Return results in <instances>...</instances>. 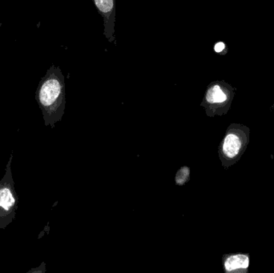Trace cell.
Returning a JSON list of instances; mask_svg holds the SVG:
<instances>
[{"instance_id": "8", "label": "cell", "mask_w": 274, "mask_h": 273, "mask_svg": "<svg viewBox=\"0 0 274 273\" xmlns=\"http://www.w3.org/2000/svg\"><path fill=\"white\" fill-rule=\"evenodd\" d=\"M225 48V44L222 42L217 43V44H216L215 46H214V50H215V51L216 52H217V53H221V51H224Z\"/></svg>"}, {"instance_id": "7", "label": "cell", "mask_w": 274, "mask_h": 273, "mask_svg": "<svg viewBox=\"0 0 274 273\" xmlns=\"http://www.w3.org/2000/svg\"><path fill=\"white\" fill-rule=\"evenodd\" d=\"M189 180H190V168L188 166H183L176 174V184L177 186H184Z\"/></svg>"}, {"instance_id": "6", "label": "cell", "mask_w": 274, "mask_h": 273, "mask_svg": "<svg viewBox=\"0 0 274 273\" xmlns=\"http://www.w3.org/2000/svg\"><path fill=\"white\" fill-rule=\"evenodd\" d=\"M250 266V253L236 252L223 255L222 267L225 273H248Z\"/></svg>"}, {"instance_id": "2", "label": "cell", "mask_w": 274, "mask_h": 273, "mask_svg": "<svg viewBox=\"0 0 274 273\" xmlns=\"http://www.w3.org/2000/svg\"><path fill=\"white\" fill-rule=\"evenodd\" d=\"M250 141V127L241 123H231L218 147L221 165L228 169L236 164L246 152Z\"/></svg>"}, {"instance_id": "3", "label": "cell", "mask_w": 274, "mask_h": 273, "mask_svg": "<svg viewBox=\"0 0 274 273\" xmlns=\"http://www.w3.org/2000/svg\"><path fill=\"white\" fill-rule=\"evenodd\" d=\"M12 158L13 155L10 157L6 173L0 180V228L2 229L13 221L19 203L11 168Z\"/></svg>"}, {"instance_id": "1", "label": "cell", "mask_w": 274, "mask_h": 273, "mask_svg": "<svg viewBox=\"0 0 274 273\" xmlns=\"http://www.w3.org/2000/svg\"><path fill=\"white\" fill-rule=\"evenodd\" d=\"M38 101L42 109L45 126L53 128L60 121L64 113L65 88L63 77L61 75H51L40 86Z\"/></svg>"}, {"instance_id": "5", "label": "cell", "mask_w": 274, "mask_h": 273, "mask_svg": "<svg viewBox=\"0 0 274 273\" xmlns=\"http://www.w3.org/2000/svg\"><path fill=\"white\" fill-rule=\"evenodd\" d=\"M95 8L104 19L105 38L109 42L116 44L115 22H116V3L115 0H94Z\"/></svg>"}, {"instance_id": "4", "label": "cell", "mask_w": 274, "mask_h": 273, "mask_svg": "<svg viewBox=\"0 0 274 273\" xmlns=\"http://www.w3.org/2000/svg\"><path fill=\"white\" fill-rule=\"evenodd\" d=\"M230 95L220 84H212L206 90L201 106L210 117L226 114L229 108Z\"/></svg>"}]
</instances>
